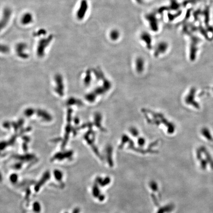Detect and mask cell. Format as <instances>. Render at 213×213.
<instances>
[{"instance_id":"cell-1","label":"cell","mask_w":213,"mask_h":213,"mask_svg":"<svg viewBox=\"0 0 213 213\" xmlns=\"http://www.w3.org/2000/svg\"><path fill=\"white\" fill-rule=\"evenodd\" d=\"M89 3L87 0H81L75 13L76 18L79 21H82L86 17L89 11Z\"/></svg>"},{"instance_id":"cell-2","label":"cell","mask_w":213,"mask_h":213,"mask_svg":"<svg viewBox=\"0 0 213 213\" xmlns=\"http://www.w3.org/2000/svg\"><path fill=\"white\" fill-rule=\"evenodd\" d=\"M145 18L148 22L150 28L152 31L154 32H157L159 29V26L156 13L153 12L148 13L145 16Z\"/></svg>"},{"instance_id":"cell-3","label":"cell","mask_w":213,"mask_h":213,"mask_svg":"<svg viewBox=\"0 0 213 213\" xmlns=\"http://www.w3.org/2000/svg\"><path fill=\"white\" fill-rule=\"evenodd\" d=\"M12 14V11L9 8H6L4 10L2 17L0 20V31L6 27L10 20Z\"/></svg>"},{"instance_id":"cell-4","label":"cell","mask_w":213,"mask_h":213,"mask_svg":"<svg viewBox=\"0 0 213 213\" xmlns=\"http://www.w3.org/2000/svg\"><path fill=\"white\" fill-rule=\"evenodd\" d=\"M140 39L146 45L148 49H152V38L150 33L147 31H143L140 35Z\"/></svg>"},{"instance_id":"cell-5","label":"cell","mask_w":213,"mask_h":213,"mask_svg":"<svg viewBox=\"0 0 213 213\" xmlns=\"http://www.w3.org/2000/svg\"><path fill=\"white\" fill-rule=\"evenodd\" d=\"M200 39L196 36H192L191 45V60H194L196 57V52L197 50V44Z\"/></svg>"},{"instance_id":"cell-6","label":"cell","mask_w":213,"mask_h":213,"mask_svg":"<svg viewBox=\"0 0 213 213\" xmlns=\"http://www.w3.org/2000/svg\"><path fill=\"white\" fill-rule=\"evenodd\" d=\"M168 48V44L166 41H160L157 45L155 50L154 55L156 56H159V54L165 53Z\"/></svg>"},{"instance_id":"cell-7","label":"cell","mask_w":213,"mask_h":213,"mask_svg":"<svg viewBox=\"0 0 213 213\" xmlns=\"http://www.w3.org/2000/svg\"><path fill=\"white\" fill-rule=\"evenodd\" d=\"M109 36L112 41H118L120 37V32L117 29H112L109 34Z\"/></svg>"},{"instance_id":"cell-8","label":"cell","mask_w":213,"mask_h":213,"mask_svg":"<svg viewBox=\"0 0 213 213\" xmlns=\"http://www.w3.org/2000/svg\"><path fill=\"white\" fill-rule=\"evenodd\" d=\"M33 20V17L30 13H26L23 16L22 18V23L23 24H29Z\"/></svg>"},{"instance_id":"cell-9","label":"cell","mask_w":213,"mask_h":213,"mask_svg":"<svg viewBox=\"0 0 213 213\" xmlns=\"http://www.w3.org/2000/svg\"><path fill=\"white\" fill-rule=\"evenodd\" d=\"M170 2H171V4H170V6L168 7V9L176 11V10H178L180 7V5L178 3L177 0H170Z\"/></svg>"},{"instance_id":"cell-10","label":"cell","mask_w":213,"mask_h":213,"mask_svg":"<svg viewBox=\"0 0 213 213\" xmlns=\"http://www.w3.org/2000/svg\"><path fill=\"white\" fill-rule=\"evenodd\" d=\"M100 191L99 190V187L97 184L94 185L92 187V194H93V196L95 198H98V197L100 196Z\"/></svg>"},{"instance_id":"cell-11","label":"cell","mask_w":213,"mask_h":213,"mask_svg":"<svg viewBox=\"0 0 213 213\" xmlns=\"http://www.w3.org/2000/svg\"><path fill=\"white\" fill-rule=\"evenodd\" d=\"M204 14L205 16V22L206 25L207 26L208 28L210 27L209 26V8L208 7H206L205 11H204Z\"/></svg>"},{"instance_id":"cell-12","label":"cell","mask_w":213,"mask_h":213,"mask_svg":"<svg viewBox=\"0 0 213 213\" xmlns=\"http://www.w3.org/2000/svg\"><path fill=\"white\" fill-rule=\"evenodd\" d=\"M182 12L181 11H179L178 12V13H176L175 14H171L170 13H168V17L169 21H172L174 20V19H175L177 17H179L181 14Z\"/></svg>"},{"instance_id":"cell-13","label":"cell","mask_w":213,"mask_h":213,"mask_svg":"<svg viewBox=\"0 0 213 213\" xmlns=\"http://www.w3.org/2000/svg\"><path fill=\"white\" fill-rule=\"evenodd\" d=\"M54 175L57 180L59 181H61L62 179L63 174L61 171L56 170L54 171Z\"/></svg>"},{"instance_id":"cell-14","label":"cell","mask_w":213,"mask_h":213,"mask_svg":"<svg viewBox=\"0 0 213 213\" xmlns=\"http://www.w3.org/2000/svg\"><path fill=\"white\" fill-rule=\"evenodd\" d=\"M111 178L109 177H105L104 179H103L101 183L100 184V186H102V187H104V186H107L111 182Z\"/></svg>"},{"instance_id":"cell-15","label":"cell","mask_w":213,"mask_h":213,"mask_svg":"<svg viewBox=\"0 0 213 213\" xmlns=\"http://www.w3.org/2000/svg\"><path fill=\"white\" fill-rule=\"evenodd\" d=\"M150 186L153 191H157L158 189L157 182L155 181H152L150 182Z\"/></svg>"},{"instance_id":"cell-16","label":"cell","mask_w":213,"mask_h":213,"mask_svg":"<svg viewBox=\"0 0 213 213\" xmlns=\"http://www.w3.org/2000/svg\"><path fill=\"white\" fill-rule=\"evenodd\" d=\"M201 13V11L199 10H197L196 11L194 12V13H193V17H194L195 20H197V19H198V17H199V16H200Z\"/></svg>"},{"instance_id":"cell-17","label":"cell","mask_w":213,"mask_h":213,"mask_svg":"<svg viewBox=\"0 0 213 213\" xmlns=\"http://www.w3.org/2000/svg\"><path fill=\"white\" fill-rule=\"evenodd\" d=\"M199 29H200V31L201 32V33L204 36H205L206 39H208L207 33L205 31V30L203 28V27H202L201 26H200V27H199Z\"/></svg>"},{"instance_id":"cell-18","label":"cell","mask_w":213,"mask_h":213,"mask_svg":"<svg viewBox=\"0 0 213 213\" xmlns=\"http://www.w3.org/2000/svg\"><path fill=\"white\" fill-rule=\"evenodd\" d=\"M151 196H152V199L153 200V203H154V204L157 206H158L159 203L158 202L157 200V198H156L155 195L153 194H151Z\"/></svg>"},{"instance_id":"cell-19","label":"cell","mask_w":213,"mask_h":213,"mask_svg":"<svg viewBox=\"0 0 213 213\" xmlns=\"http://www.w3.org/2000/svg\"><path fill=\"white\" fill-rule=\"evenodd\" d=\"M0 50H2L5 52V51H8V48L5 45H0Z\"/></svg>"},{"instance_id":"cell-20","label":"cell","mask_w":213,"mask_h":213,"mask_svg":"<svg viewBox=\"0 0 213 213\" xmlns=\"http://www.w3.org/2000/svg\"><path fill=\"white\" fill-rule=\"evenodd\" d=\"M103 180V178H101V177H97L96 179V182L97 184H99V185H100V184L101 183L102 181Z\"/></svg>"},{"instance_id":"cell-21","label":"cell","mask_w":213,"mask_h":213,"mask_svg":"<svg viewBox=\"0 0 213 213\" xmlns=\"http://www.w3.org/2000/svg\"><path fill=\"white\" fill-rule=\"evenodd\" d=\"M98 199L100 201H103L105 199V196L104 194H100V196L98 197Z\"/></svg>"},{"instance_id":"cell-22","label":"cell","mask_w":213,"mask_h":213,"mask_svg":"<svg viewBox=\"0 0 213 213\" xmlns=\"http://www.w3.org/2000/svg\"><path fill=\"white\" fill-rule=\"evenodd\" d=\"M165 212H166L165 208L162 207L160 208L158 210V211H157V213H164Z\"/></svg>"},{"instance_id":"cell-23","label":"cell","mask_w":213,"mask_h":213,"mask_svg":"<svg viewBox=\"0 0 213 213\" xmlns=\"http://www.w3.org/2000/svg\"><path fill=\"white\" fill-rule=\"evenodd\" d=\"M135 1L139 5H142L143 4H144L145 0H135Z\"/></svg>"},{"instance_id":"cell-24","label":"cell","mask_w":213,"mask_h":213,"mask_svg":"<svg viewBox=\"0 0 213 213\" xmlns=\"http://www.w3.org/2000/svg\"><path fill=\"white\" fill-rule=\"evenodd\" d=\"M80 209L79 208H75L74 209L72 213H80Z\"/></svg>"},{"instance_id":"cell-25","label":"cell","mask_w":213,"mask_h":213,"mask_svg":"<svg viewBox=\"0 0 213 213\" xmlns=\"http://www.w3.org/2000/svg\"></svg>"}]
</instances>
